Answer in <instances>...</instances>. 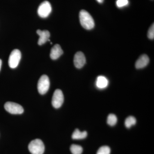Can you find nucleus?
Returning <instances> with one entry per match:
<instances>
[{
	"mask_svg": "<svg viewBox=\"0 0 154 154\" xmlns=\"http://www.w3.org/2000/svg\"><path fill=\"white\" fill-rule=\"evenodd\" d=\"M63 53V50L60 45L59 44H56L51 48L50 56L51 59L55 60L60 57Z\"/></svg>",
	"mask_w": 154,
	"mask_h": 154,
	"instance_id": "9d476101",
	"label": "nucleus"
},
{
	"mask_svg": "<svg viewBox=\"0 0 154 154\" xmlns=\"http://www.w3.org/2000/svg\"><path fill=\"white\" fill-rule=\"evenodd\" d=\"M28 149L32 154H43L45 151V146L41 140L36 139L30 142L28 145Z\"/></svg>",
	"mask_w": 154,
	"mask_h": 154,
	"instance_id": "f03ea898",
	"label": "nucleus"
},
{
	"mask_svg": "<svg viewBox=\"0 0 154 154\" xmlns=\"http://www.w3.org/2000/svg\"><path fill=\"white\" fill-rule=\"evenodd\" d=\"M64 96L62 91L57 89L54 91L52 99V105L55 108H60L63 104Z\"/></svg>",
	"mask_w": 154,
	"mask_h": 154,
	"instance_id": "0eeeda50",
	"label": "nucleus"
},
{
	"mask_svg": "<svg viewBox=\"0 0 154 154\" xmlns=\"http://www.w3.org/2000/svg\"><path fill=\"white\" fill-rule=\"evenodd\" d=\"M52 11L51 5L49 2L44 1L40 4L38 9V16L42 18H46L48 17Z\"/></svg>",
	"mask_w": 154,
	"mask_h": 154,
	"instance_id": "423d86ee",
	"label": "nucleus"
},
{
	"mask_svg": "<svg viewBox=\"0 0 154 154\" xmlns=\"http://www.w3.org/2000/svg\"><path fill=\"white\" fill-rule=\"evenodd\" d=\"M149 62V59L146 54L142 55L136 62V68L137 69L143 68L148 64Z\"/></svg>",
	"mask_w": 154,
	"mask_h": 154,
	"instance_id": "9b49d317",
	"label": "nucleus"
},
{
	"mask_svg": "<svg viewBox=\"0 0 154 154\" xmlns=\"http://www.w3.org/2000/svg\"><path fill=\"white\" fill-rule=\"evenodd\" d=\"M86 57L84 54L81 51L77 52L74 58V63L78 69L82 68L86 63Z\"/></svg>",
	"mask_w": 154,
	"mask_h": 154,
	"instance_id": "6e6552de",
	"label": "nucleus"
},
{
	"mask_svg": "<svg viewBox=\"0 0 154 154\" xmlns=\"http://www.w3.org/2000/svg\"><path fill=\"white\" fill-rule=\"evenodd\" d=\"M88 135V133L87 131H80L79 130L76 129L75 130V131L72 134V138L74 140H82L84 139L87 137Z\"/></svg>",
	"mask_w": 154,
	"mask_h": 154,
	"instance_id": "ddd939ff",
	"label": "nucleus"
},
{
	"mask_svg": "<svg viewBox=\"0 0 154 154\" xmlns=\"http://www.w3.org/2000/svg\"><path fill=\"white\" fill-rule=\"evenodd\" d=\"M5 108L8 112L13 114H20L24 112V109L21 105L13 102H6Z\"/></svg>",
	"mask_w": 154,
	"mask_h": 154,
	"instance_id": "39448f33",
	"label": "nucleus"
},
{
	"mask_svg": "<svg viewBox=\"0 0 154 154\" xmlns=\"http://www.w3.org/2000/svg\"><path fill=\"white\" fill-rule=\"evenodd\" d=\"M136 119L133 116H129L127 117L125 122V125L127 128H130L133 125H135Z\"/></svg>",
	"mask_w": 154,
	"mask_h": 154,
	"instance_id": "4468645a",
	"label": "nucleus"
},
{
	"mask_svg": "<svg viewBox=\"0 0 154 154\" xmlns=\"http://www.w3.org/2000/svg\"><path fill=\"white\" fill-rule=\"evenodd\" d=\"M128 4V0H117L116 2V5L119 8L127 5Z\"/></svg>",
	"mask_w": 154,
	"mask_h": 154,
	"instance_id": "a211bd4d",
	"label": "nucleus"
},
{
	"mask_svg": "<svg viewBox=\"0 0 154 154\" xmlns=\"http://www.w3.org/2000/svg\"><path fill=\"white\" fill-rule=\"evenodd\" d=\"M110 149L107 146H103L98 150L96 154H110Z\"/></svg>",
	"mask_w": 154,
	"mask_h": 154,
	"instance_id": "f3484780",
	"label": "nucleus"
},
{
	"mask_svg": "<svg viewBox=\"0 0 154 154\" xmlns=\"http://www.w3.org/2000/svg\"><path fill=\"white\" fill-rule=\"evenodd\" d=\"M21 58V53L18 49H14L11 52L8 60L9 66L12 69L18 66Z\"/></svg>",
	"mask_w": 154,
	"mask_h": 154,
	"instance_id": "20e7f679",
	"label": "nucleus"
},
{
	"mask_svg": "<svg viewBox=\"0 0 154 154\" xmlns=\"http://www.w3.org/2000/svg\"><path fill=\"white\" fill-rule=\"evenodd\" d=\"M36 33L39 36L38 42V45H42L45 43L46 42L50 41L49 37L50 36V33L48 30H37Z\"/></svg>",
	"mask_w": 154,
	"mask_h": 154,
	"instance_id": "1a4fd4ad",
	"label": "nucleus"
},
{
	"mask_svg": "<svg viewBox=\"0 0 154 154\" xmlns=\"http://www.w3.org/2000/svg\"><path fill=\"white\" fill-rule=\"evenodd\" d=\"M148 37L151 39H153L154 38V24L151 25L149 29L148 32Z\"/></svg>",
	"mask_w": 154,
	"mask_h": 154,
	"instance_id": "6ab92c4d",
	"label": "nucleus"
},
{
	"mask_svg": "<svg viewBox=\"0 0 154 154\" xmlns=\"http://www.w3.org/2000/svg\"><path fill=\"white\" fill-rule=\"evenodd\" d=\"M70 149L72 154H82L83 152L82 147L78 145H72Z\"/></svg>",
	"mask_w": 154,
	"mask_h": 154,
	"instance_id": "2eb2a0df",
	"label": "nucleus"
},
{
	"mask_svg": "<svg viewBox=\"0 0 154 154\" xmlns=\"http://www.w3.org/2000/svg\"><path fill=\"white\" fill-rule=\"evenodd\" d=\"M117 118L116 116L113 114H110L107 119V123L111 126H113L116 124Z\"/></svg>",
	"mask_w": 154,
	"mask_h": 154,
	"instance_id": "dca6fc26",
	"label": "nucleus"
},
{
	"mask_svg": "<svg viewBox=\"0 0 154 154\" xmlns=\"http://www.w3.org/2000/svg\"><path fill=\"white\" fill-rule=\"evenodd\" d=\"M80 22L82 26L87 29L91 30L94 28L95 23L90 14L85 10H82L79 14Z\"/></svg>",
	"mask_w": 154,
	"mask_h": 154,
	"instance_id": "f257e3e1",
	"label": "nucleus"
},
{
	"mask_svg": "<svg viewBox=\"0 0 154 154\" xmlns=\"http://www.w3.org/2000/svg\"><path fill=\"white\" fill-rule=\"evenodd\" d=\"M50 87L49 78L46 75H42L38 80L37 89L38 93L41 95L46 94Z\"/></svg>",
	"mask_w": 154,
	"mask_h": 154,
	"instance_id": "7ed1b4c3",
	"label": "nucleus"
},
{
	"mask_svg": "<svg viewBox=\"0 0 154 154\" xmlns=\"http://www.w3.org/2000/svg\"><path fill=\"white\" fill-rule=\"evenodd\" d=\"M2 60L0 59V70H1V67H2Z\"/></svg>",
	"mask_w": 154,
	"mask_h": 154,
	"instance_id": "412c9836",
	"label": "nucleus"
},
{
	"mask_svg": "<svg viewBox=\"0 0 154 154\" xmlns=\"http://www.w3.org/2000/svg\"><path fill=\"white\" fill-rule=\"evenodd\" d=\"M96 1L99 3H102L104 2V0H96Z\"/></svg>",
	"mask_w": 154,
	"mask_h": 154,
	"instance_id": "aec40b11",
	"label": "nucleus"
},
{
	"mask_svg": "<svg viewBox=\"0 0 154 154\" xmlns=\"http://www.w3.org/2000/svg\"><path fill=\"white\" fill-rule=\"evenodd\" d=\"M108 80L103 76H99L96 81V86L100 89H104L108 86Z\"/></svg>",
	"mask_w": 154,
	"mask_h": 154,
	"instance_id": "f8f14e48",
	"label": "nucleus"
}]
</instances>
